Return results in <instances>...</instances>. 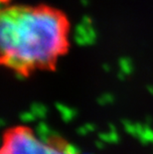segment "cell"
Listing matches in <instances>:
<instances>
[{"label": "cell", "instance_id": "cell-3", "mask_svg": "<svg viewBox=\"0 0 153 154\" xmlns=\"http://www.w3.org/2000/svg\"><path fill=\"white\" fill-rule=\"evenodd\" d=\"M63 150L66 154H79V149L72 144H65L63 145Z\"/></svg>", "mask_w": 153, "mask_h": 154}, {"label": "cell", "instance_id": "cell-1", "mask_svg": "<svg viewBox=\"0 0 153 154\" xmlns=\"http://www.w3.org/2000/svg\"><path fill=\"white\" fill-rule=\"evenodd\" d=\"M65 15L48 6H12L1 13L2 62L26 75L54 66L68 48Z\"/></svg>", "mask_w": 153, "mask_h": 154}, {"label": "cell", "instance_id": "cell-2", "mask_svg": "<svg viewBox=\"0 0 153 154\" xmlns=\"http://www.w3.org/2000/svg\"><path fill=\"white\" fill-rule=\"evenodd\" d=\"M62 148L34 136L30 130L17 128L6 135L1 154H60Z\"/></svg>", "mask_w": 153, "mask_h": 154}]
</instances>
